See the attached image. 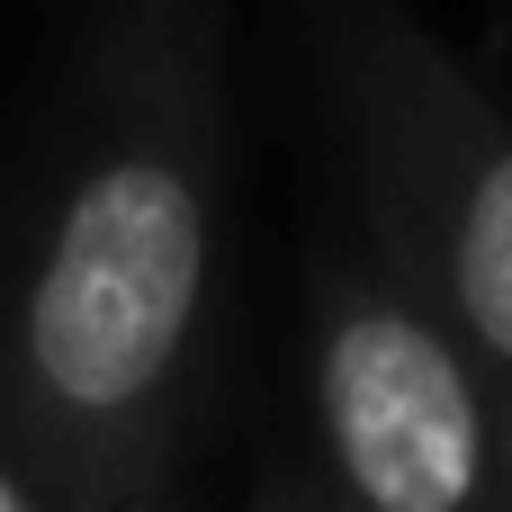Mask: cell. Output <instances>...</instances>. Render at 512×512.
I'll list each match as a JSON object with an SVG mask.
<instances>
[{"mask_svg":"<svg viewBox=\"0 0 512 512\" xmlns=\"http://www.w3.org/2000/svg\"><path fill=\"white\" fill-rule=\"evenodd\" d=\"M0 512H54V486L36 477V459L9 432V414H0Z\"/></svg>","mask_w":512,"mask_h":512,"instance_id":"4","label":"cell"},{"mask_svg":"<svg viewBox=\"0 0 512 512\" xmlns=\"http://www.w3.org/2000/svg\"><path fill=\"white\" fill-rule=\"evenodd\" d=\"M504 369L369 234L315 252L306 423L342 504L486 512L504 504Z\"/></svg>","mask_w":512,"mask_h":512,"instance_id":"3","label":"cell"},{"mask_svg":"<svg viewBox=\"0 0 512 512\" xmlns=\"http://www.w3.org/2000/svg\"><path fill=\"white\" fill-rule=\"evenodd\" d=\"M225 0H90L0 225V414L54 512L180 495L225 288Z\"/></svg>","mask_w":512,"mask_h":512,"instance_id":"1","label":"cell"},{"mask_svg":"<svg viewBox=\"0 0 512 512\" xmlns=\"http://www.w3.org/2000/svg\"><path fill=\"white\" fill-rule=\"evenodd\" d=\"M288 18L360 234L512 378V99L423 27L414 0H288Z\"/></svg>","mask_w":512,"mask_h":512,"instance_id":"2","label":"cell"},{"mask_svg":"<svg viewBox=\"0 0 512 512\" xmlns=\"http://www.w3.org/2000/svg\"><path fill=\"white\" fill-rule=\"evenodd\" d=\"M504 504H512V387H504Z\"/></svg>","mask_w":512,"mask_h":512,"instance_id":"5","label":"cell"}]
</instances>
